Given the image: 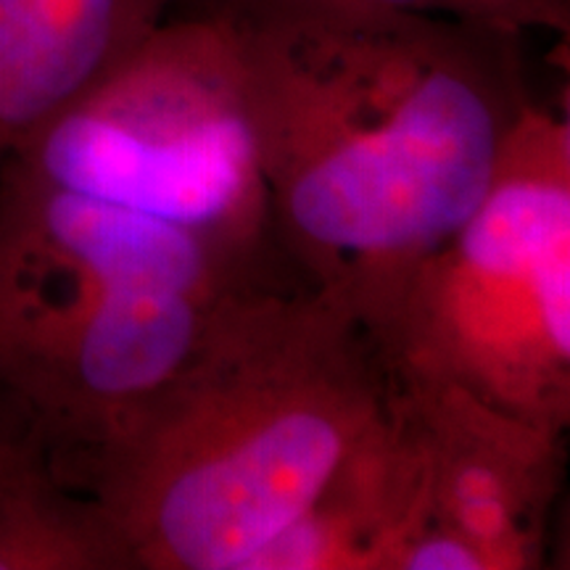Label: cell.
<instances>
[{
	"label": "cell",
	"mask_w": 570,
	"mask_h": 570,
	"mask_svg": "<svg viewBox=\"0 0 570 570\" xmlns=\"http://www.w3.org/2000/svg\"><path fill=\"white\" fill-rule=\"evenodd\" d=\"M304 285L277 244L244 69L185 3L0 161V386L111 412L227 312Z\"/></svg>",
	"instance_id": "6da1fadb"
},
{
	"label": "cell",
	"mask_w": 570,
	"mask_h": 570,
	"mask_svg": "<svg viewBox=\"0 0 570 570\" xmlns=\"http://www.w3.org/2000/svg\"><path fill=\"white\" fill-rule=\"evenodd\" d=\"M244 69L277 244L370 336L479 209L533 101L520 38L352 0H194Z\"/></svg>",
	"instance_id": "7a4b0ae2"
},
{
	"label": "cell",
	"mask_w": 570,
	"mask_h": 570,
	"mask_svg": "<svg viewBox=\"0 0 570 570\" xmlns=\"http://www.w3.org/2000/svg\"><path fill=\"white\" fill-rule=\"evenodd\" d=\"M389 410L365 327L306 285L269 291L85 449L90 497L135 570H254Z\"/></svg>",
	"instance_id": "3957f363"
},
{
	"label": "cell",
	"mask_w": 570,
	"mask_h": 570,
	"mask_svg": "<svg viewBox=\"0 0 570 570\" xmlns=\"http://www.w3.org/2000/svg\"><path fill=\"white\" fill-rule=\"evenodd\" d=\"M389 375L458 386L566 436L570 119L531 101L494 183L404 283L373 336Z\"/></svg>",
	"instance_id": "277c9868"
},
{
	"label": "cell",
	"mask_w": 570,
	"mask_h": 570,
	"mask_svg": "<svg viewBox=\"0 0 570 570\" xmlns=\"http://www.w3.org/2000/svg\"><path fill=\"white\" fill-rule=\"evenodd\" d=\"M391 386L423 462L433 515L487 570L544 566L566 436L449 383L391 375Z\"/></svg>",
	"instance_id": "5b68a950"
},
{
	"label": "cell",
	"mask_w": 570,
	"mask_h": 570,
	"mask_svg": "<svg viewBox=\"0 0 570 570\" xmlns=\"http://www.w3.org/2000/svg\"><path fill=\"white\" fill-rule=\"evenodd\" d=\"M185 0H0V161Z\"/></svg>",
	"instance_id": "8992f818"
},
{
	"label": "cell",
	"mask_w": 570,
	"mask_h": 570,
	"mask_svg": "<svg viewBox=\"0 0 570 570\" xmlns=\"http://www.w3.org/2000/svg\"><path fill=\"white\" fill-rule=\"evenodd\" d=\"M0 570H135L101 504L63 491L38 452L0 481Z\"/></svg>",
	"instance_id": "52a82bcc"
},
{
	"label": "cell",
	"mask_w": 570,
	"mask_h": 570,
	"mask_svg": "<svg viewBox=\"0 0 570 570\" xmlns=\"http://www.w3.org/2000/svg\"><path fill=\"white\" fill-rule=\"evenodd\" d=\"M454 17L470 24L523 38L531 32L568 35V0H449Z\"/></svg>",
	"instance_id": "ba28073f"
},
{
	"label": "cell",
	"mask_w": 570,
	"mask_h": 570,
	"mask_svg": "<svg viewBox=\"0 0 570 570\" xmlns=\"http://www.w3.org/2000/svg\"><path fill=\"white\" fill-rule=\"evenodd\" d=\"M352 3H365V6H377V9L431 13V17L458 19V17H454L452 3H449V0H352Z\"/></svg>",
	"instance_id": "9c48e42d"
},
{
	"label": "cell",
	"mask_w": 570,
	"mask_h": 570,
	"mask_svg": "<svg viewBox=\"0 0 570 570\" xmlns=\"http://www.w3.org/2000/svg\"><path fill=\"white\" fill-rule=\"evenodd\" d=\"M35 454V449L30 444H24V441H17V439H9L0 433V481L6 479V475L13 473L21 462H27Z\"/></svg>",
	"instance_id": "30bf717a"
}]
</instances>
